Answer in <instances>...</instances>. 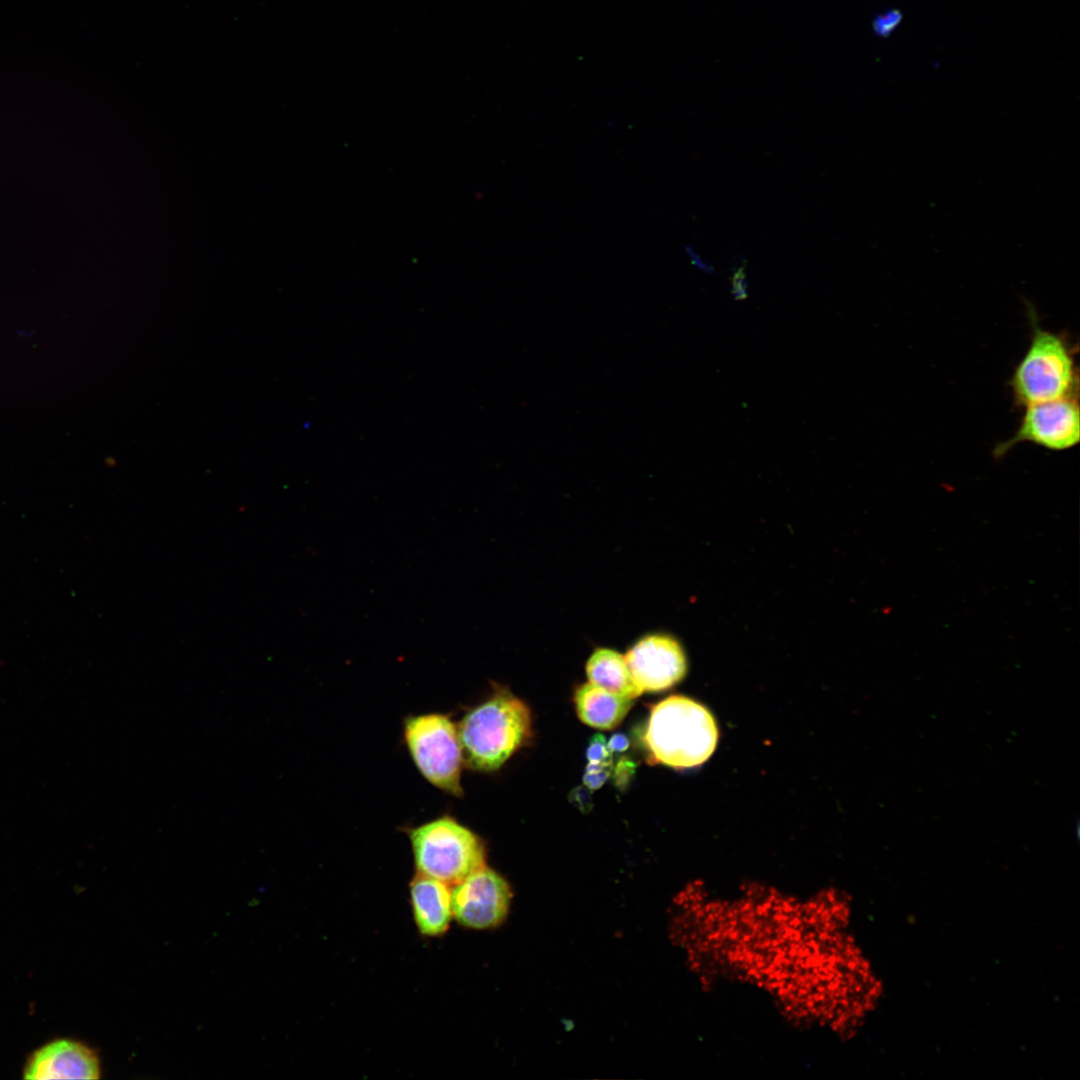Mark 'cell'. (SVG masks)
I'll return each mask as SVG.
<instances>
[{"mask_svg":"<svg viewBox=\"0 0 1080 1080\" xmlns=\"http://www.w3.org/2000/svg\"><path fill=\"white\" fill-rule=\"evenodd\" d=\"M856 903L830 884L798 894L745 880L708 888L681 948L704 992L735 985L759 994L788 1028L856 1041L882 1009L884 975L855 931Z\"/></svg>","mask_w":1080,"mask_h":1080,"instance_id":"obj_1","label":"cell"},{"mask_svg":"<svg viewBox=\"0 0 1080 1080\" xmlns=\"http://www.w3.org/2000/svg\"><path fill=\"white\" fill-rule=\"evenodd\" d=\"M457 729L463 762L493 771L530 738L531 713L522 700L501 689L466 713Z\"/></svg>","mask_w":1080,"mask_h":1080,"instance_id":"obj_2","label":"cell"},{"mask_svg":"<svg viewBox=\"0 0 1080 1080\" xmlns=\"http://www.w3.org/2000/svg\"><path fill=\"white\" fill-rule=\"evenodd\" d=\"M717 740L718 728L709 710L682 695L652 707L644 735L649 761L677 769L704 763Z\"/></svg>","mask_w":1080,"mask_h":1080,"instance_id":"obj_3","label":"cell"},{"mask_svg":"<svg viewBox=\"0 0 1080 1080\" xmlns=\"http://www.w3.org/2000/svg\"><path fill=\"white\" fill-rule=\"evenodd\" d=\"M1027 307L1031 340L1009 381L1015 404L1025 407L1078 394L1071 343L1063 334L1043 329L1033 306Z\"/></svg>","mask_w":1080,"mask_h":1080,"instance_id":"obj_4","label":"cell"},{"mask_svg":"<svg viewBox=\"0 0 1080 1080\" xmlns=\"http://www.w3.org/2000/svg\"><path fill=\"white\" fill-rule=\"evenodd\" d=\"M417 873L453 885L485 866L479 837L449 816L409 832Z\"/></svg>","mask_w":1080,"mask_h":1080,"instance_id":"obj_5","label":"cell"},{"mask_svg":"<svg viewBox=\"0 0 1080 1080\" xmlns=\"http://www.w3.org/2000/svg\"><path fill=\"white\" fill-rule=\"evenodd\" d=\"M404 739L425 779L447 793L462 795V749L457 726L447 715L430 713L408 717L404 722Z\"/></svg>","mask_w":1080,"mask_h":1080,"instance_id":"obj_6","label":"cell"},{"mask_svg":"<svg viewBox=\"0 0 1080 1080\" xmlns=\"http://www.w3.org/2000/svg\"><path fill=\"white\" fill-rule=\"evenodd\" d=\"M1080 440L1078 394L1025 406L1019 426L1007 440L993 449L995 458L1004 457L1020 443H1032L1051 451H1065Z\"/></svg>","mask_w":1080,"mask_h":1080,"instance_id":"obj_7","label":"cell"},{"mask_svg":"<svg viewBox=\"0 0 1080 1080\" xmlns=\"http://www.w3.org/2000/svg\"><path fill=\"white\" fill-rule=\"evenodd\" d=\"M510 898L507 882L495 871L484 866L453 884V918L466 928L495 927L505 918Z\"/></svg>","mask_w":1080,"mask_h":1080,"instance_id":"obj_8","label":"cell"},{"mask_svg":"<svg viewBox=\"0 0 1080 1080\" xmlns=\"http://www.w3.org/2000/svg\"><path fill=\"white\" fill-rule=\"evenodd\" d=\"M636 685L642 692L670 688L687 670L680 645L666 635H648L640 639L624 656Z\"/></svg>","mask_w":1080,"mask_h":1080,"instance_id":"obj_9","label":"cell"},{"mask_svg":"<svg viewBox=\"0 0 1080 1080\" xmlns=\"http://www.w3.org/2000/svg\"><path fill=\"white\" fill-rule=\"evenodd\" d=\"M26 1079H99L100 1059L86 1044L60 1039L36 1050L24 1068Z\"/></svg>","mask_w":1080,"mask_h":1080,"instance_id":"obj_10","label":"cell"},{"mask_svg":"<svg viewBox=\"0 0 1080 1080\" xmlns=\"http://www.w3.org/2000/svg\"><path fill=\"white\" fill-rule=\"evenodd\" d=\"M413 918L419 933L426 937L444 935L453 919L449 884L420 873L409 884Z\"/></svg>","mask_w":1080,"mask_h":1080,"instance_id":"obj_11","label":"cell"},{"mask_svg":"<svg viewBox=\"0 0 1080 1080\" xmlns=\"http://www.w3.org/2000/svg\"><path fill=\"white\" fill-rule=\"evenodd\" d=\"M579 719L588 726L610 730L621 723L633 700L613 694L590 682L580 685L574 694Z\"/></svg>","mask_w":1080,"mask_h":1080,"instance_id":"obj_12","label":"cell"},{"mask_svg":"<svg viewBox=\"0 0 1080 1080\" xmlns=\"http://www.w3.org/2000/svg\"><path fill=\"white\" fill-rule=\"evenodd\" d=\"M586 673L590 683L613 694L633 700L643 693L634 682L624 656L612 649L595 650L587 661Z\"/></svg>","mask_w":1080,"mask_h":1080,"instance_id":"obj_13","label":"cell"},{"mask_svg":"<svg viewBox=\"0 0 1080 1080\" xmlns=\"http://www.w3.org/2000/svg\"><path fill=\"white\" fill-rule=\"evenodd\" d=\"M903 15L898 9H890L877 15L872 21V30L879 37H888L902 22Z\"/></svg>","mask_w":1080,"mask_h":1080,"instance_id":"obj_14","label":"cell"},{"mask_svg":"<svg viewBox=\"0 0 1080 1080\" xmlns=\"http://www.w3.org/2000/svg\"><path fill=\"white\" fill-rule=\"evenodd\" d=\"M586 757L589 763L612 765V753L609 751L602 734H595L591 737L586 749Z\"/></svg>","mask_w":1080,"mask_h":1080,"instance_id":"obj_15","label":"cell"},{"mask_svg":"<svg viewBox=\"0 0 1080 1080\" xmlns=\"http://www.w3.org/2000/svg\"><path fill=\"white\" fill-rule=\"evenodd\" d=\"M611 766L603 767L596 771H585L583 775L584 785L590 789L595 790L603 786L611 774Z\"/></svg>","mask_w":1080,"mask_h":1080,"instance_id":"obj_16","label":"cell"},{"mask_svg":"<svg viewBox=\"0 0 1080 1080\" xmlns=\"http://www.w3.org/2000/svg\"><path fill=\"white\" fill-rule=\"evenodd\" d=\"M569 800L583 813L590 811L592 808V796L586 786L573 789L569 795Z\"/></svg>","mask_w":1080,"mask_h":1080,"instance_id":"obj_17","label":"cell"},{"mask_svg":"<svg viewBox=\"0 0 1080 1080\" xmlns=\"http://www.w3.org/2000/svg\"><path fill=\"white\" fill-rule=\"evenodd\" d=\"M731 292L737 300H743L747 296L748 283L743 267L737 268L731 278Z\"/></svg>","mask_w":1080,"mask_h":1080,"instance_id":"obj_18","label":"cell"},{"mask_svg":"<svg viewBox=\"0 0 1080 1080\" xmlns=\"http://www.w3.org/2000/svg\"><path fill=\"white\" fill-rule=\"evenodd\" d=\"M634 769L635 766L632 761L627 759L619 761L615 769L616 784L624 786L632 776Z\"/></svg>","mask_w":1080,"mask_h":1080,"instance_id":"obj_19","label":"cell"},{"mask_svg":"<svg viewBox=\"0 0 1080 1080\" xmlns=\"http://www.w3.org/2000/svg\"><path fill=\"white\" fill-rule=\"evenodd\" d=\"M629 745L630 741L623 733L613 734L607 742V747L611 753L624 752L628 749Z\"/></svg>","mask_w":1080,"mask_h":1080,"instance_id":"obj_20","label":"cell"},{"mask_svg":"<svg viewBox=\"0 0 1080 1080\" xmlns=\"http://www.w3.org/2000/svg\"><path fill=\"white\" fill-rule=\"evenodd\" d=\"M685 250L690 257L692 264H694L698 269H701L702 271L707 273H711V271H713V268L710 265L706 264L701 259V257L693 251L690 246H687Z\"/></svg>","mask_w":1080,"mask_h":1080,"instance_id":"obj_21","label":"cell"}]
</instances>
